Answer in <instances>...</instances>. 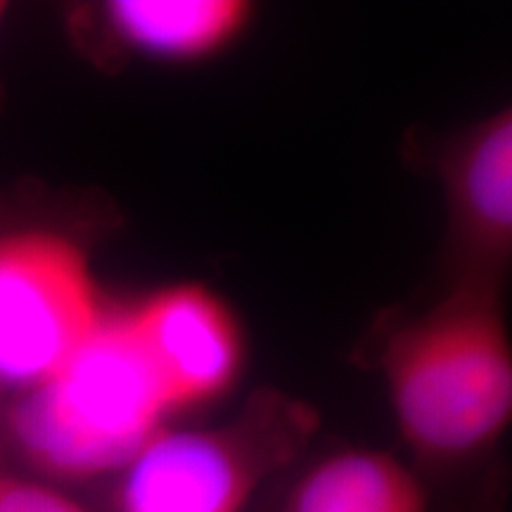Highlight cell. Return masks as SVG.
Wrapping results in <instances>:
<instances>
[{
    "mask_svg": "<svg viewBox=\"0 0 512 512\" xmlns=\"http://www.w3.org/2000/svg\"><path fill=\"white\" fill-rule=\"evenodd\" d=\"M0 512H91L62 491L34 479L0 472Z\"/></svg>",
    "mask_w": 512,
    "mask_h": 512,
    "instance_id": "9c48e42d",
    "label": "cell"
},
{
    "mask_svg": "<svg viewBox=\"0 0 512 512\" xmlns=\"http://www.w3.org/2000/svg\"><path fill=\"white\" fill-rule=\"evenodd\" d=\"M280 512H430V494L392 453L342 448L299 472Z\"/></svg>",
    "mask_w": 512,
    "mask_h": 512,
    "instance_id": "ba28073f",
    "label": "cell"
},
{
    "mask_svg": "<svg viewBox=\"0 0 512 512\" xmlns=\"http://www.w3.org/2000/svg\"><path fill=\"white\" fill-rule=\"evenodd\" d=\"M399 434L427 465H463L501 441L512 418V347L482 287L403 328L384 354Z\"/></svg>",
    "mask_w": 512,
    "mask_h": 512,
    "instance_id": "6da1fadb",
    "label": "cell"
},
{
    "mask_svg": "<svg viewBox=\"0 0 512 512\" xmlns=\"http://www.w3.org/2000/svg\"><path fill=\"white\" fill-rule=\"evenodd\" d=\"M105 311L79 242L48 228L0 235V387L46 382Z\"/></svg>",
    "mask_w": 512,
    "mask_h": 512,
    "instance_id": "277c9868",
    "label": "cell"
},
{
    "mask_svg": "<svg viewBox=\"0 0 512 512\" xmlns=\"http://www.w3.org/2000/svg\"><path fill=\"white\" fill-rule=\"evenodd\" d=\"M254 17L245 0H110L102 29L128 55L164 64H192L235 46Z\"/></svg>",
    "mask_w": 512,
    "mask_h": 512,
    "instance_id": "8992f818",
    "label": "cell"
},
{
    "mask_svg": "<svg viewBox=\"0 0 512 512\" xmlns=\"http://www.w3.org/2000/svg\"><path fill=\"white\" fill-rule=\"evenodd\" d=\"M313 427L294 403L256 401L219 427H162L119 472L117 512H245Z\"/></svg>",
    "mask_w": 512,
    "mask_h": 512,
    "instance_id": "3957f363",
    "label": "cell"
},
{
    "mask_svg": "<svg viewBox=\"0 0 512 512\" xmlns=\"http://www.w3.org/2000/svg\"><path fill=\"white\" fill-rule=\"evenodd\" d=\"M451 211L460 235L484 256H503L512 242V114L479 121L446 164Z\"/></svg>",
    "mask_w": 512,
    "mask_h": 512,
    "instance_id": "52a82bcc",
    "label": "cell"
},
{
    "mask_svg": "<svg viewBox=\"0 0 512 512\" xmlns=\"http://www.w3.org/2000/svg\"><path fill=\"white\" fill-rule=\"evenodd\" d=\"M164 389L126 309H110L46 382L8 415L24 463L55 479H95L124 465L166 427Z\"/></svg>",
    "mask_w": 512,
    "mask_h": 512,
    "instance_id": "7a4b0ae2",
    "label": "cell"
},
{
    "mask_svg": "<svg viewBox=\"0 0 512 512\" xmlns=\"http://www.w3.org/2000/svg\"><path fill=\"white\" fill-rule=\"evenodd\" d=\"M171 415L207 406L235 387L245 337L230 306L197 283H178L126 306Z\"/></svg>",
    "mask_w": 512,
    "mask_h": 512,
    "instance_id": "5b68a950",
    "label": "cell"
},
{
    "mask_svg": "<svg viewBox=\"0 0 512 512\" xmlns=\"http://www.w3.org/2000/svg\"><path fill=\"white\" fill-rule=\"evenodd\" d=\"M5 17H8V3H3V0H0V24H3Z\"/></svg>",
    "mask_w": 512,
    "mask_h": 512,
    "instance_id": "30bf717a",
    "label": "cell"
}]
</instances>
